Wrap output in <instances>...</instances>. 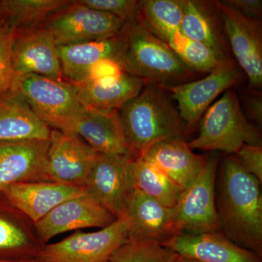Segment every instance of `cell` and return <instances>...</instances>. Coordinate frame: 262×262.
Returning <instances> with one entry per match:
<instances>
[{
  "label": "cell",
  "mask_w": 262,
  "mask_h": 262,
  "mask_svg": "<svg viewBox=\"0 0 262 262\" xmlns=\"http://www.w3.org/2000/svg\"><path fill=\"white\" fill-rule=\"evenodd\" d=\"M258 179L237 158L227 157L215 179V203L220 231L237 246L261 257L262 196Z\"/></svg>",
  "instance_id": "6da1fadb"
},
{
  "label": "cell",
  "mask_w": 262,
  "mask_h": 262,
  "mask_svg": "<svg viewBox=\"0 0 262 262\" xmlns=\"http://www.w3.org/2000/svg\"><path fill=\"white\" fill-rule=\"evenodd\" d=\"M129 155L141 158L160 141L181 137L184 122L161 86L148 83L119 110Z\"/></svg>",
  "instance_id": "7a4b0ae2"
},
{
  "label": "cell",
  "mask_w": 262,
  "mask_h": 262,
  "mask_svg": "<svg viewBox=\"0 0 262 262\" xmlns=\"http://www.w3.org/2000/svg\"><path fill=\"white\" fill-rule=\"evenodd\" d=\"M120 35L117 62L127 75L163 88L182 84L192 75L175 52L139 20L125 24Z\"/></svg>",
  "instance_id": "3957f363"
},
{
  "label": "cell",
  "mask_w": 262,
  "mask_h": 262,
  "mask_svg": "<svg viewBox=\"0 0 262 262\" xmlns=\"http://www.w3.org/2000/svg\"><path fill=\"white\" fill-rule=\"evenodd\" d=\"M245 144L261 145V137L248 122L234 90L229 89L203 115L191 149L236 154Z\"/></svg>",
  "instance_id": "277c9868"
},
{
  "label": "cell",
  "mask_w": 262,
  "mask_h": 262,
  "mask_svg": "<svg viewBox=\"0 0 262 262\" xmlns=\"http://www.w3.org/2000/svg\"><path fill=\"white\" fill-rule=\"evenodd\" d=\"M14 89L22 95L34 114L56 130L72 133L85 110L72 82L27 75L16 79Z\"/></svg>",
  "instance_id": "5b68a950"
},
{
  "label": "cell",
  "mask_w": 262,
  "mask_h": 262,
  "mask_svg": "<svg viewBox=\"0 0 262 262\" xmlns=\"http://www.w3.org/2000/svg\"><path fill=\"white\" fill-rule=\"evenodd\" d=\"M130 155L98 153L86 179L85 192L117 219L125 218L136 188Z\"/></svg>",
  "instance_id": "8992f818"
},
{
  "label": "cell",
  "mask_w": 262,
  "mask_h": 262,
  "mask_svg": "<svg viewBox=\"0 0 262 262\" xmlns=\"http://www.w3.org/2000/svg\"><path fill=\"white\" fill-rule=\"evenodd\" d=\"M129 239L126 218L94 232L77 231L55 244L45 245L37 259L42 262H108Z\"/></svg>",
  "instance_id": "52a82bcc"
},
{
  "label": "cell",
  "mask_w": 262,
  "mask_h": 262,
  "mask_svg": "<svg viewBox=\"0 0 262 262\" xmlns=\"http://www.w3.org/2000/svg\"><path fill=\"white\" fill-rule=\"evenodd\" d=\"M218 165L217 157L205 158L195 180L183 191L178 205L176 207V221L179 233L221 232L215 203Z\"/></svg>",
  "instance_id": "ba28073f"
},
{
  "label": "cell",
  "mask_w": 262,
  "mask_h": 262,
  "mask_svg": "<svg viewBox=\"0 0 262 262\" xmlns=\"http://www.w3.org/2000/svg\"><path fill=\"white\" fill-rule=\"evenodd\" d=\"M125 23L117 17L77 3H72L43 24L58 46L108 39L118 35Z\"/></svg>",
  "instance_id": "9c48e42d"
},
{
  "label": "cell",
  "mask_w": 262,
  "mask_h": 262,
  "mask_svg": "<svg viewBox=\"0 0 262 262\" xmlns=\"http://www.w3.org/2000/svg\"><path fill=\"white\" fill-rule=\"evenodd\" d=\"M239 79L235 63L226 58L205 78L163 89L170 91L178 103V111L184 124L192 127L215 98L230 89Z\"/></svg>",
  "instance_id": "30bf717a"
},
{
  "label": "cell",
  "mask_w": 262,
  "mask_h": 262,
  "mask_svg": "<svg viewBox=\"0 0 262 262\" xmlns=\"http://www.w3.org/2000/svg\"><path fill=\"white\" fill-rule=\"evenodd\" d=\"M98 154L73 133L51 130L47 163L51 182L84 188Z\"/></svg>",
  "instance_id": "8fae6325"
},
{
  "label": "cell",
  "mask_w": 262,
  "mask_h": 262,
  "mask_svg": "<svg viewBox=\"0 0 262 262\" xmlns=\"http://www.w3.org/2000/svg\"><path fill=\"white\" fill-rule=\"evenodd\" d=\"M11 56L16 79L37 75L62 80L58 46L51 33L42 26L15 31Z\"/></svg>",
  "instance_id": "7c38bea8"
},
{
  "label": "cell",
  "mask_w": 262,
  "mask_h": 262,
  "mask_svg": "<svg viewBox=\"0 0 262 262\" xmlns=\"http://www.w3.org/2000/svg\"><path fill=\"white\" fill-rule=\"evenodd\" d=\"M232 51L253 87L262 84V33L257 18H250L222 2H215Z\"/></svg>",
  "instance_id": "4fadbf2b"
},
{
  "label": "cell",
  "mask_w": 262,
  "mask_h": 262,
  "mask_svg": "<svg viewBox=\"0 0 262 262\" xmlns=\"http://www.w3.org/2000/svg\"><path fill=\"white\" fill-rule=\"evenodd\" d=\"M117 219L87 193L67 200L35 224L43 244L58 234L84 228L102 229Z\"/></svg>",
  "instance_id": "5bb4252c"
},
{
  "label": "cell",
  "mask_w": 262,
  "mask_h": 262,
  "mask_svg": "<svg viewBox=\"0 0 262 262\" xmlns=\"http://www.w3.org/2000/svg\"><path fill=\"white\" fill-rule=\"evenodd\" d=\"M48 148L49 140L0 142V192L18 183L51 182Z\"/></svg>",
  "instance_id": "9a60e30c"
},
{
  "label": "cell",
  "mask_w": 262,
  "mask_h": 262,
  "mask_svg": "<svg viewBox=\"0 0 262 262\" xmlns=\"http://www.w3.org/2000/svg\"><path fill=\"white\" fill-rule=\"evenodd\" d=\"M177 208H168L136 189L126 213L129 239L165 244L179 233Z\"/></svg>",
  "instance_id": "2e32d148"
},
{
  "label": "cell",
  "mask_w": 262,
  "mask_h": 262,
  "mask_svg": "<svg viewBox=\"0 0 262 262\" xmlns=\"http://www.w3.org/2000/svg\"><path fill=\"white\" fill-rule=\"evenodd\" d=\"M84 193V188L36 182L12 184L1 191L0 195L36 224L63 202Z\"/></svg>",
  "instance_id": "e0dca14e"
},
{
  "label": "cell",
  "mask_w": 262,
  "mask_h": 262,
  "mask_svg": "<svg viewBox=\"0 0 262 262\" xmlns=\"http://www.w3.org/2000/svg\"><path fill=\"white\" fill-rule=\"evenodd\" d=\"M163 246L180 256L204 262H261L257 254L237 246L221 232H181Z\"/></svg>",
  "instance_id": "ac0fdd59"
},
{
  "label": "cell",
  "mask_w": 262,
  "mask_h": 262,
  "mask_svg": "<svg viewBox=\"0 0 262 262\" xmlns=\"http://www.w3.org/2000/svg\"><path fill=\"white\" fill-rule=\"evenodd\" d=\"M44 246L38 236L35 224L2 198L0 260L37 259Z\"/></svg>",
  "instance_id": "d6986e66"
},
{
  "label": "cell",
  "mask_w": 262,
  "mask_h": 262,
  "mask_svg": "<svg viewBox=\"0 0 262 262\" xmlns=\"http://www.w3.org/2000/svg\"><path fill=\"white\" fill-rule=\"evenodd\" d=\"M141 158L154 165L182 190L195 180L205 160L193 152L182 137L158 142Z\"/></svg>",
  "instance_id": "ffe728a7"
},
{
  "label": "cell",
  "mask_w": 262,
  "mask_h": 262,
  "mask_svg": "<svg viewBox=\"0 0 262 262\" xmlns=\"http://www.w3.org/2000/svg\"><path fill=\"white\" fill-rule=\"evenodd\" d=\"M51 132L16 89L0 96V142L49 140Z\"/></svg>",
  "instance_id": "44dd1931"
},
{
  "label": "cell",
  "mask_w": 262,
  "mask_h": 262,
  "mask_svg": "<svg viewBox=\"0 0 262 262\" xmlns=\"http://www.w3.org/2000/svg\"><path fill=\"white\" fill-rule=\"evenodd\" d=\"M72 133L98 153L129 155L118 110L85 108Z\"/></svg>",
  "instance_id": "7402d4cb"
},
{
  "label": "cell",
  "mask_w": 262,
  "mask_h": 262,
  "mask_svg": "<svg viewBox=\"0 0 262 262\" xmlns=\"http://www.w3.org/2000/svg\"><path fill=\"white\" fill-rule=\"evenodd\" d=\"M121 46L120 34L101 40L58 46L62 73L72 83L80 84L97 62L106 58L118 61Z\"/></svg>",
  "instance_id": "603a6c76"
},
{
  "label": "cell",
  "mask_w": 262,
  "mask_h": 262,
  "mask_svg": "<svg viewBox=\"0 0 262 262\" xmlns=\"http://www.w3.org/2000/svg\"><path fill=\"white\" fill-rule=\"evenodd\" d=\"M221 24L215 2L185 0L181 32L189 39L211 48L222 58H227Z\"/></svg>",
  "instance_id": "cb8c5ba5"
},
{
  "label": "cell",
  "mask_w": 262,
  "mask_h": 262,
  "mask_svg": "<svg viewBox=\"0 0 262 262\" xmlns=\"http://www.w3.org/2000/svg\"><path fill=\"white\" fill-rule=\"evenodd\" d=\"M149 82L124 73L111 83L85 82L75 84L81 102L85 108L112 111L120 110L136 97Z\"/></svg>",
  "instance_id": "d4e9b609"
},
{
  "label": "cell",
  "mask_w": 262,
  "mask_h": 262,
  "mask_svg": "<svg viewBox=\"0 0 262 262\" xmlns=\"http://www.w3.org/2000/svg\"><path fill=\"white\" fill-rule=\"evenodd\" d=\"M71 3L67 0H3L0 1V20L15 31L36 28Z\"/></svg>",
  "instance_id": "484cf974"
},
{
  "label": "cell",
  "mask_w": 262,
  "mask_h": 262,
  "mask_svg": "<svg viewBox=\"0 0 262 262\" xmlns=\"http://www.w3.org/2000/svg\"><path fill=\"white\" fill-rule=\"evenodd\" d=\"M185 0L139 1V20L149 32L163 40L181 31Z\"/></svg>",
  "instance_id": "4316f807"
},
{
  "label": "cell",
  "mask_w": 262,
  "mask_h": 262,
  "mask_svg": "<svg viewBox=\"0 0 262 262\" xmlns=\"http://www.w3.org/2000/svg\"><path fill=\"white\" fill-rule=\"evenodd\" d=\"M132 171L136 188L168 208H176L183 191L147 160L133 158Z\"/></svg>",
  "instance_id": "83f0119b"
},
{
  "label": "cell",
  "mask_w": 262,
  "mask_h": 262,
  "mask_svg": "<svg viewBox=\"0 0 262 262\" xmlns=\"http://www.w3.org/2000/svg\"><path fill=\"white\" fill-rule=\"evenodd\" d=\"M165 42L192 71L211 72L226 58L211 48L189 39L180 30L172 33Z\"/></svg>",
  "instance_id": "f1b7e54d"
},
{
  "label": "cell",
  "mask_w": 262,
  "mask_h": 262,
  "mask_svg": "<svg viewBox=\"0 0 262 262\" xmlns=\"http://www.w3.org/2000/svg\"><path fill=\"white\" fill-rule=\"evenodd\" d=\"M177 256L162 245L128 239L117 248L108 262H175Z\"/></svg>",
  "instance_id": "f546056e"
},
{
  "label": "cell",
  "mask_w": 262,
  "mask_h": 262,
  "mask_svg": "<svg viewBox=\"0 0 262 262\" xmlns=\"http://www.w3.org/2000/svg\"><path fill=\"white\" fill-rule=\"evenodd\" d=\"M15 32V29L0 20V96L14 89L16 81L11 56Z\"/></svg>",
  "instance_id": "4dcf8cb0"
},
{
  "label": "cell",
  "mask_w": 262,
  "mask_h": 262,
  "mask_svg": "<svg viewBox=\"0 0 262 262\" xmlns=\"http://www.w3.org/2000/svg\"><path fill=\"white\" fill-rule=\"evenodd\" d=\"M77 3L104 12L125 24L139 20V1L135 0H79Z\"/></svg>",
  "instance_id": "1f68e13d"
},
{
  "label": "cell",
  "mask_w": 262,
  "mask_h": 262,
  "mask_svg": "<svg viewBox=\"0 0 262 262\" xmlns=\"http://www.w3.org/2000/svg\"><path fill=\"white\" fill-rule=\"evenodd\" d=\"M124 73L125 72L122 70L118 62L115 60L106 58L97 62L90 70L89 75L82 82H92L98 84L111 83L120 78Z\"/></svg>",
  "instance_id": "d6a6232c"
},
{
  "label": "cell",
  "mask_w": 262,
  "mask_h": 262,
  "mask_svg": "<svg viewBox=\"0 0 262 262\" xmlns=\"http://www.w3.org/2000/svg\"><path fill=\"white\" fill-rule=\"evenodd\" d=\"M237 159L243 168L258 182H262V148L261 145L245 144L236 153Z\"/></svg>",
  "instance_id": "836d02e7"
},
{
  "label": "cell",
  "mask_w": 262,
  "mask_h": 262,
  "mask_svg": "<svg viewBox=\"0 0 262 262\" xmlns=\"http://www.w3.org/2000/svg\"><path fill=\"white\" fill-rule=\"evenodd\" d=\"M222 3L250 18L258 19L261 14V0H227Z\"/></svg>",
  "instance_id": "e575fe53"
},
{
  "label": "cell",
  "mask_w": 262,
  "mask_h": 262,
  "mask_svg": "<svg viewBox=\"0 0 262 262\" xmlns=\"http://www.w3.org/2000/svg\"><path fill=\"white\" fill-rule=\"evenodd\" d=\"M246 103H247V110L249 116L258 122V123H261L262 102L261 96H253V97L248 98Z\"/></svg>",
  "instance_id": "d590c367"
},
{
  "label": "cell",
  "mask_w": 262,
  "mask_h": 262,
  "mask_svg": "<svg viewBox=\"0 0 262 262\" xmlns=\"http://www.w3.org/2000/svg\"><path fill=\"white\" fill-rule=\"evenodd\" d=\"M175 262H204L199 261V260L194 259V258L184 257L178 254Z\"/></svg>",
  "instance_id": "8d00e7d4"
},
{
  "label": "cell",
  "mask_w": 262,
  "mask_h": 262,
  "mask_svg": "<svg viewBox=\"0 0 262 262\" xmlns=\"http://www.w3.org/2000/svg\"><path fill=\"white\" fill-rule=\"evenodd\" d=\"M0 262H42L37 259L30 260H0Z\"/></svg>",
  "instance_id": "74e56055"
}]
</instances>
